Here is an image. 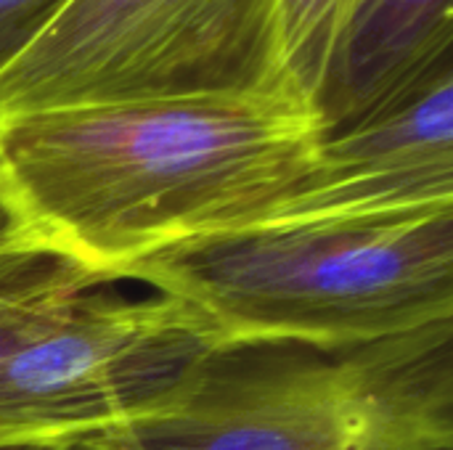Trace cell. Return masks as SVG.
Masks as SVG:
<instances>
[{
  "instance_id": "1",
  "label": "cell",
  "mask_w": 453,
  "mask_h": 450,
  "mask_svg": "<svg viewBox=\"0 0 453 450\" xmlns=\"http://www.w3.org/2000/svg\"><path fill=\"white\" fill-rule=\"evenodd\" d=\"M321 138L287 95L0 117V276L58 271L98 289L162 249L257 223Z\"/></svg>"
},
{
  "instance_id": "2",
  "label": "cell",
  "mask_w": 453,
  "mask_h": 450,
  "mask_svg": "<svg viewBox=\"0 0 453 450\" xmlns=\"http://www.w3.org/2000/svg\"><path fill=\"white\" fill-rule=\"evenodd\" d=\"M196 310L228 350L340 353L453 318V204L260 220L119 273Z\"/></svg>"
},
{
  "instance_id": "3",
  "label": "cell",
  "mask_w": 453,
  "mask_h": 450,
  "mask_svg": "<svg viewBox=\"0 0 453 450\" xmlns=\"http://www.w3.org/2000/svg\"><path fill=\"white\" fill-rule=\"evenodd\" d=\"M279 3L72 0L0 74V117L127 101L292 98Z\"/></svg>"
},
{
  "instance_id": "4",
  "label": "cell",
  "mask_w": 453,
  "mask_h": 450,
  "mask_svg": "<svg viewBox=\"0 0 453 450\" xmlns=\"http://www.w3.org/2000/svg\"><path fill=\"white\" fill-rule=\"evenodd\" d=\"M223 353L180 300L85 289L0 358V450L74 448L157 414Z\"/></svg>"
},
{
  "instance_id": "5",
  "label": "cell",
  "mask_w": 453,
  "mask_h": 450,
  "mask_svg": "<svg viewBox=\"0 0 453 450\" xmlns=\"http://www.w3.org/2000/svg\"><path fill=\"white\" fill-rule=\"evenodd\" d=\"M80 450H372L337 353L239 347L173 403Z\"/></svg>"
},
{
  "instance_id": "6",
  "label": "cell",
  "mask_w": 453,
  "mask_h": 450,
  "mask_svg": "<svg viewBox=\"0 0 453 450\" xmlns=\"http://www.w3.org/2000/svg\"><path fill=\"white\" fill-rule=\"evenodd\" d=\"M453 204V56L319 143L263 220L350 217ZM260 223V220H257Z\"/></svg>"
},
{
  "instance_id": "7",
  "label": "cell",
  "mask_w": 453,
  "mask_h": 450,
  "mask_svg": "<svg viewBox=\"0 0 453 450\" xmlns=\"http://www.w3.org/2000/svg\"><path fill=\"white\" fill-rule=\"evenodd\" d=\"M451 42L453 0H353L311 101L321 135L348 130L451 58Z\"/></svg>"
},
{
  "instance_id": "8",
  "label": "cell",
  "mask_w": 453,
  "mask_h": 450,
  "mask_svg": "<svg viewBox=\"0 0 453 450\" xmlns=\"http://www.w3.org/2000/svg\"><path fill=\"white\" fill-rule=\"evenodd\" d=\"M337 355L372 450H453V318Z\"/></svg>"
},
{
  "instance_id": "9",
  "label": "cell",
  "mask_w": 453,
  "mask_h": 450,
  "mask_svg": "<svg viewBox=\"0 0 453 450\" xmlns=\"http://www.w3.org/2000/svg\"><path fill=\"white\" fill-rule=\"evenodd\" d=\"M353 0H281V61L292 98L311 109L326 58Z\"/></svg>"
},
{
  "instance_id": "10",
  "label": "cell",
  "mask_w": 453,
  "mask_h": 450,
  "mask_svg": "<svg viewBox=\"0 0 453 450\" xmlns=\"http://www.w3.org/2000/svg\"><path fill=\"white\" fill-rule=\"evenodd\" d=\"M85 289L90 286L58 271L0 276V358L37 332L69 297Z\"/></svg>"
},
{
  "instance_id": "11",
  "label": "cell",
  "mask_w": 453,
  "mask_h": 450,
  "mask_svg": "<svg viewBox=\"0 0 453 450\" xmlns=\"http://www.w3.org/2000/svg\"><path fill=\"white\" fill-rule=\"evenodd\" d=\"M72 0H0V74L8 72Z\"/></svg>"
},
{
  "instance_id": "12",
  "label": "cell",
  "mask_w": 453,
  "mask_h": 450,
  "mask_svg": "<svg viewBox=\"0 0 453 450\" xmlns=\"http://www.w3.org/2000/svg\"><path fill=\"white\" fill-rule=\"evenodd\" d=\"M21 450H80V448H21Z\"/></svg>"
}]
</instances>
